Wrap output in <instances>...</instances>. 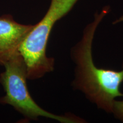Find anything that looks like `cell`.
Here are the masks:
<instances>
[{
    "mask_svg": "<svg viewBox=\"0 0 123 123\" xmlns=\"http://www.w3.org/2000/svg\"><path fill=\"white\" fill-rule=\"evenodd\" d=\"M123 22V15H122V16L120 17L119 19L116 20V21H115L113 23V24H117V23L119 22Z\"/></svg>",
    "mask_w": 123,
    "mask_h": 123,
    "instance_id": "8992f818",
    "label": "cell"
},
{
    "mask_svg": "<svg viewBox=\"0 0 123 123\" xmlns=\"http://www.w3.org/2000/svg\"><path fill=\"white\" fill-rule=\"evenodd\" d=\"M78 0H51L42 19L34 25L19 49L27 69V79H39L54 70L55 59L46 54V49L54 26L71 11Z\"/></svg>",
    "mask_w": 123,
    "mask_h": 123,
    "instance_id": "7a4b0ae2",
    "label": "cell"
},
{
    "mask_svg": "<svg viewBox=\"0 0 123 123\" xmlns=\"http://www.w3.org/2000/svg\"><path fill=\"white\" fill-rule=\"evenodd\" d=\"M112 113L114 114L116 117L123 122V100H115Z\"/></svg>",
    "mask_w": 123,
    "mask_h": 123,
    "instance_id": "5b68a950",
    "label": "cell"
},
{
    "mask_svg": "<svg viewBox=\"0 0 123 123\" xmlns=\"http://www.w3.org/2000/svg\"><path fill=\"white\" fill-rule=\"evenodd\" d=\"M0 74V83L5 95L0 97V104L9 105L21 114L27 120H37L41 117L62 123H84L73 115H57L44 110L34 100L27 88V69L24 59L18 54L3 66Z\"/></svg>",
    "mask_w": 123,
    "mask_h": 123,
    "instance_id": "3957f363",
    "label": "cell"
},
{
    "mask_svg": "<svg viewBox=\"0 0 123 123\" xmlns=\"http://www.w3.org/2000/svg\"><path fill=\"white\" fill-rule=\"evenodd\" d=\"M110 12V7L96 12L94 20L84 29L80 41L73 47L71 55L76 64L75 78L72 85L80 91L99 108L112 113L115 99L123 96L120 86L123 82V67L119 71L98 68L94 64L92 47L97 27Z\"/></svg>",
    "mask_w": 123,
    "mask_h": 123,
    "instance_id": "6da1fadb",
    "label": "cell"
},
{
    "mask_svg": "<svg viewBox=\"0 0 123 123\" xmlns=\"http://www.w3.org/2000/svg\"><path fill=\"white\" fill-rule=\"evenodd\" d=\"M34 26L18 23L10 14L0 16V65L4 66L20 53V47Z\"/></svg>",
    "mask_w": 123,
    "mask_h": 123,
    "instance_id": "277c9868",
    "label": "cell"
}]
</instances>
